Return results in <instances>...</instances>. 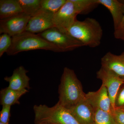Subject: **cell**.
Instances as JSON below:
<instances>
[{"mask_svg":"<svg viewBox=\"0 0 124 124\" xmlns=\"http://www.w3.org/2000/svg\"><path fill=\"white\" fill-rule=\"evenodd\" d=\"M58 93L59 100L58 102L66 108L73 106L85 99L86 95L75 71L68 67L63 69Z\"/></svg>","mask_w":124,"mask_h":124,"instance_id":"1","label":"cell"},{"mask_svg":"<svg viewBox=\"0 0 124 124\" xmlns=\"http://www.w3.org/2000/svg\"><path fill=\"white\" fill-rule=\"evenodd\" d=\"M68 33L84 46L95 48L101 44L103 30L97 20L88 17L83 21L76 20L68 29Z\"/></svg>","mask_w":124,"mask_h":124,"instance_id":"2","label":"cell"},{"mask_svg":"<svg viewBox=\"0 0 124 124\" xmlns=\"http://www.w3.org/2000/svg\"><path fill=\"white\" fill-rule=\"evenodd\" d=\"M38 49L62 52L57 46L39 34L25 31L12 37V44L6 53L9 55H14L23 51Z\"/></svg>","mask_w":124,"mask_h":124,"instance_id":"3","label":"cell"},{"mask_svg":"<svg viewBox=\"0 0 124 124\" xmlns=\"http://www.w3.org/2000/svg\"><path fill=\"white\" fill-rule=\"evenodd\" d=\"M35 124H80L70 111L57 102L54 106L35 105Z\"/></svg>","mask_w":124,"mask_h":124,"instance_id":"4","label":"cell"},{"mask_svg":"<svg viewBox=\"0 0 124 124\" xmlns=\"http://www.w3.org/2000/svg\"><path fill=\"white\" fill-rule=\"evenodd\" d=\"M60 49L62 52L72 51L84 45L68 33L60 31L55 27L38 34Z\"/></svg>","mask_w":124,"mask_h":124,"instance_id":"5","label":"cell"},{"mask_svg":"<svg viewBox=\"0 0 124 124\" xmlns=\"http://www.w3.org/2000/svg\"><path fill=\"white\" fill-rule=\"evenodd\" d=\"M79 11L72 0H67L61 8L54 14V27L61 31L68 33V31L77 20Z\"/></svg>","mask_w":124,"mask_h":124,"instance_id":"6","label":"cell"},{"mask_svg":"<svg viewBox=\"0 0 124 124\" xmlns=\"http://www.w3.org/2000/svg\"><path fill=\"white\" fill-rule=\"evenodd\" d=\"M97 77L101 80L102 85L107 90L113 110L116 94L120 86L124 84V80L113 72L101 66L97 72Z\"/></svg>","mask_w":124,"mask_h":124,"instance_id":"7","label":"cell"},{"mask_svg":"<svg viewBox=\"0 0 124 124\" xmlns=\"http://www.w3.org/2000/svg\"><path fill=\"white\" fill-rule=\"evenodd\" d=\"M31 17L24 13L0 20V33H6L11 37L26 31Z\"/></svg>","mask_w":124,"mask_h":124,"instance_id":"8","label":"cell"},{"mask_svg":"<svg viewBox=\"0 0 124 124\" xmlns=\"http://www.w3.org/2000/svg\"><path fill=\"white\" fill-rule=\"evenodd\" d=\"M85 98L94 109H99L112 114V108L107 90L102 85L97 91L86 93Z\"/></svg>","mask_w":124,"mask_h":124,"instance_id":"9","label":"cell"},{"mask_svg":"<svg viewBox=\"0 0 124 124\" xmlns=\"http://www.w3.org/2000/svg\"><path fill=\"white\" fill-rule=\"evenodd\" d=\"M54 15L40 11L35 16L30 18L25 31L39 34L54 27L53 20Z\"/></svg>","mask_w":124,"mask_h":124,"instance_id":"10","label":"cell"},{"mask_svg":"<svg viewBox=\"0 0 124 124\" xmlns=\"http://www.w3.org/2000/svg\"><path fill=\"white\" fill-rule=\"evenodd\" d=\"M67 108L80 124H93L95 109L86 98Z\"/></svg>","mask_w":124,"mask_h":124,"instance_id":"11","label":"cell"},{"mask_svg":"<svg viewBox=\"0 0 124 124\" xmlns=\"http://www.w3.org/2000/svg\"><path fill=\"white\" fill-rule=\"evenodd\" d=\"M28 72L24 67L20 66L14 70L11 76L5 77L4 79L8 82V87L14 90L21 91L29 89L30 79L27 75Z\"/></svg>","mask_w":124,"mask_h":124,"instance_id":"12","label":"cell"},{"mask_svg":"<svg viewBox=\"0 0 124 124\" xmlns=\"http://www.w3.org/2000/svg\"><path fill=\"white\" fill-rule=\"evenodd\" d=\"M101 67L113 72L120 77H124V51L120 55L108 52L101 58Z\"/></svg>","mask_w":124,"mask_h":124,"instance_id":"13","label":"cell"},{"mask_svg":"<svg viewBox=\"0 0 124 124\" xmlns=\"http://www.w3.org/2000/svg\"><path fill=\"white\" fill-rule=\"evenodd\" d=\"M97 2L110 11L113 19L114 30L116 29L124 16V3L117 0H97Z\"/></svg>","mask_w":124,"mask_h":124,"instance_id":"14","label":"cell"},{"mask_svg":"<svg viewBox=\"0 0 124 124\" xmlns=\"http://www.w3.org/2000/svg\"><path fill=\"white\" fill-rule=\"evenodd\" d=\"M23 13L18 0H0V20L13 17Z\"/></svg>","mask_w":124,"mask_h":124,"instance_id":"15","label":"cell"},{"mask_svg":"<svg viewBox=\"0 0 124 124\" xmlns=\"http://www.w3.org/2000/svg\"><path fill=\"white\" fill-rule=\"evenodd\" d=\"M28 92L27 89L21 91L14 90L8 87L2 89L0 92V104L2 106H10L14 104H20L19 99Z\"/></svg>","mask_w":124,"mask_h":124,"instance_id":"16","label":"cell"},{"mask_svg":"<svg viewBox=\"0 0 124 124\" xmlns=\"http://www.w3.org/2000/svg\"><path fill=\"white\" fill-rule=\"evenodd\" d=\"M23 12L31 17L40 11L41 0H18Z\"/></svg>","mask_w":124,"mask_h":124,"instance_id":"17","label":"cell"},{"mask_svg":"<svg viewBox=\"0 0 124 124\" xmlns=\"http://www.w3.org/2000/svg\"><path fill=\"white\" fill-rule=\"evenodd\" d=\"M66 1L67 0H41L40 11L54 14Z\"/></svg>","mask_w":124,"mask_h":124,"instance_id":"18","label":"cell"},{"mask_svg":"<svg viewBox=\"0 0 124 124\" xmlns=\"http://www.w3.org/2000/svg\"><path fill=\"white\" fill-rule=\"evenodd\" d=\"M93 124H116L112 114L101 109H95Z\"/></svg>","mask_w":124,"mask_h":124,"instance_id":"19","label":"cell"},{"mask_svg":"<svg viewBox=\"0 0 124 124\" xmlns=\"http://www.w3.org/2000/svg\"><path fill=\"white\" fill-rule=\"evenodd\" d=\"M12 44V38L6 33H3L0 36V57L4 53H7Z\"/></svg>","mask_w":124,"mask_h":124,"instance_id":"20","label":"cell"},{"mask_svg":"<svg viewBox=\"0 0 124 124\" xmlns=\"http://www.w3.org/2000/svg\"><path fill=\"white\" fill-rule=\"evenodd\" d=\"M115 108L124 110V84L120 86L117 92L115 101Z\"/></svg>","mask_w":124,"mask_h":124,"instance_id":"21","label":"cell"},{"mask_svg":"<svg viewBox=\"0 0 124 124\" xmlns=\"http://www.w3.org/2000/svg\"><path fill=\"white\" fill-rule=\"evenodd\" d=\"M11 107L8 106H2L0 112V122L5 124H9L10 117Z\"/></svg>","mask_w":124,"mask_h":124,"instance_id":"22","label":"cell"},{"mask_svg":"<svg viewBox=\"0 0 124 124\" xmlns=\"http://www.w3.org/2000/svg\"><path fill=\"white\" fill-rule=\"evenodd\" d=\"M112 115L116 124H124V110L115 108L112 111Z\"/></svg>","mask_w":124,"mask_h":124,"instance_id":"23","label":"cell"},{"mask_svg":"<svg viewBox=\"0 0 124 124\" xmlns=\"http://www.w3.org/2000/svg\"><path fill=\"white\" fill-rule=\"evenodd\" d=\"M113 34L116 39L124 41V14L119 25L114 30Z\"/></svg>","mask_w":124,"mask_h":124,"instance_id":"24","label":"cell"},{"mask_svg":"<svg viewBox=\"0 0 124 124\" xmlns=\"http://www.w3.org/2000/svg\"><path fill=\"white\" fill-rule=\"evenodd\" d=\"M122 78V79H123V80H124V77L123 78Z\"/></svg>","mask_w":124,"mask_h":124,"instance_id":"25","label":"cell"},{"mask_svg":"<svg viewBox=\"0 0 124 124\" xmlns=\"http://www.w3.org/2000/svg\"><path fill=\"white\" fill-rule=\"evenodd\" d=\"M0 124H3V123H1V122H0Z\"/></svg>","mask_w":124,"mask_h":124,"instance_id":"26","label":"cell"},{"mask_svg":"<svg viewBox=\"0 0 124 124\" xmlns=\"http://www.w3.org/2000/svg\"></svg>","mask_w":124,"mask_h":124,"instance_id":"27","label":"cell"}]
</instances>
